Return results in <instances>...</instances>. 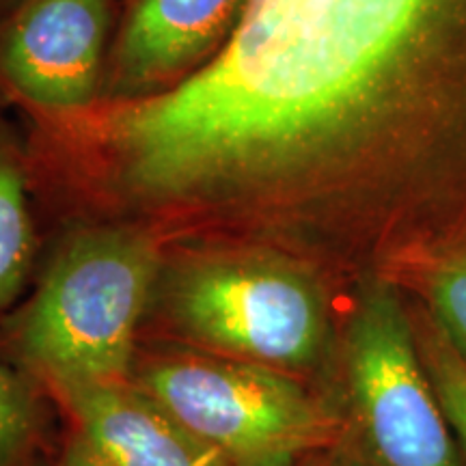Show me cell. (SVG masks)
I'll return each mask as SVG.
<instances>
[{
	"label": "cell",
	"instance_id": "obj_1",
	"mask_svg": "<svg viewBox=\"0 0 466 466\" xmlns=\"http://www.w3.org/2000/svg\"><path fill=\"white\" fill-rule=\"evenodd\" d=\"M442 0H247L168 89L80 115L72 137L143 206H240L360 154Z\"/></svg>",
	"mask_w": 466,
	"mask_h": 466
},
{
	"label": "cell",
	"instance_id": "obj_2",
	"mask_svg": "<svg viewBox=\"0 0 466 466\" xmlns=\"http://www.w3.org/2000/svg\"><path fill=\"white\" fill-rule=\"evenodd\" d=\"M160 270L147 233L96 227L67 238L37 289L5 319L17 363L58 391L126 382L134 337Z\"/></svg>",
	"mask_w": 466,
	"mask_h": 466
},
{
	"label": "cell",
	"instance_id": "obj_3",
	"mask_svg": "<svg viewBox=\"0 0 466 466\" xmlns=\"http://www.w3.org/2000/svg\"><path fill=\"white\" fill-rule=\"evenodd\" d=\"M138 387L225 466H294L329 432L322 410L300 384L266 365L165 359L143 371Z\"/></svg>",
	"mask_w": 466,
	"mask_h": 466
},
{
	"label": "cell",
	"instance_id": "obj_4",
	"mask_svg": "<svg viewBox=\"0 0 466 466\" xmlns=\"http://www.w3.org/2000/svg\"><path fill=\"white\" fill-rule=\"evenodd\" d=\"M168 302L186 335L247 363L299 370L324 346L322 296L281 259L227 253L192 261L175 275Z\"/></svg>",
	"mask_w": 466,
	"mask_h": 466
},
{
	"label": "cell",
	"instance_id": "obj_5",
	"mask_svg": "<svg viewBox=\"0 0 466 466\" xmlns=\"http://www.w3.org/2000/svg\"><path fill=\"white\" fill-rule=\"evenodd\" d=\"M352 410L374 466H464L398 296L367 288L346 335Z\"/></svg>",
	"mask_w": 466,
	"mask_h": 466
},
{
	"label": "cell",
	"instance_id": "obj_6",
	"mask_svg": "<svg viewBox=\"0 0 466 466\" xmlns=\"http://www.w3.org/2000/svg\"><path fill=\"white\" fill-rule=\"evenodd\" d=\"M110 0H26L0 22V97L42 121L102 96Z\"/></svg>",
	"mask_w": 466,
	"mask_h": 466
},
{
	"label": "cell",
	"instance_id": "obj_7",
	"mask_svg": "<svg viewBox=\"0 0 466 466\" xmlns=\"http://www.w3.org/2000/svg\"><path fill=\"white\" fill-rule=\"evenodd\" d=\"M247 0H132L108 50L102 100L132 102L173 86L209 61Z\"/></svg>",
	"mask_w": 466,
	"mask_h": 466
},
{
	"label": "cell",
	"instance_id": "obj_8",
	"mask_svg": "<svg viewBox=\"0 0 466 466\" xmlns=\"http://www.w3.org/2000/svg\"><path fill=\"white\" fill-rule=\"evenodd\" d=\"M63 395L76 428L63 466H225L143 387L85 384Z\"/></svg>",
	"mask_w": 466,
	"mask_h": 466
},
{
	"label": "cell",
	"instance_id": "obj_9",
	"mask_svg": "<svg viewBox=\"0 0 466 466\" xmlns=\"http://www.w3.org/2000/svg\"><path fill=\"white\" fill-rule=\"evenodd\" d=\"M35 244L26 167L7 127L0 124V316L25 289Z\"/></svg>",
	"mask_w": 466,
	"mask_h": 466
},
{
	"label": "cell",
	"instance_id": "obj_10",
	"mask_svg": "<svg viewBox=\"0 0 466 466\" xmlns=\"http://www.w3.org/2000/svg\"><path fill=\"white\" fill-rule=\"evenodd\" d=\"M35 432V401L25 378L0 359V466H22Z\"/></svg>",
	"mask_w": 466,
	"mask_h": 466
},
{
	"label": "cell",
	"instance_id": "obj_11",
	"mask_svg": "<svg viewBox=\"0 0 466 466\" xmlns=\"http://www.w3.org/2000/svg\"><path fill=\"white\" fill-rule=\"evenodd\" d=\"M421 354L466 466V363L442 335L425 337Z\"/></svg>",
	"mask_w": 466,
	"mask_h": 466
},
{
	"label": "cell",
	"instance_id": "obj_12",
	"mask_svg": "<svg viewBox=\"0 0 466 466\" xmlns=\"http://www.w3.org/2000/svg\"><path fill=\"white\" fill-rule=\"evenodd\" d=\"M432 305L445 339L466 363V255L445 261L434 272Z\"/></svg>",
	"mask_w": 466,
	"mask_h": 466
},
{
	"label": "cell",
	"instance_id": "obj_13",
	"mask_svg": "<svg viewBox=\"0 0 466 466\" xmlns=\"http://www.w3.org/2000/svg\"><path fill=\"white\" fill-rule=\"evenodd\" d=\"M22 3H26V0H0V22L7 20Z\"/></svg>",
	"mask_w": 466,
	"mask_h": 466
}]
</instances>
